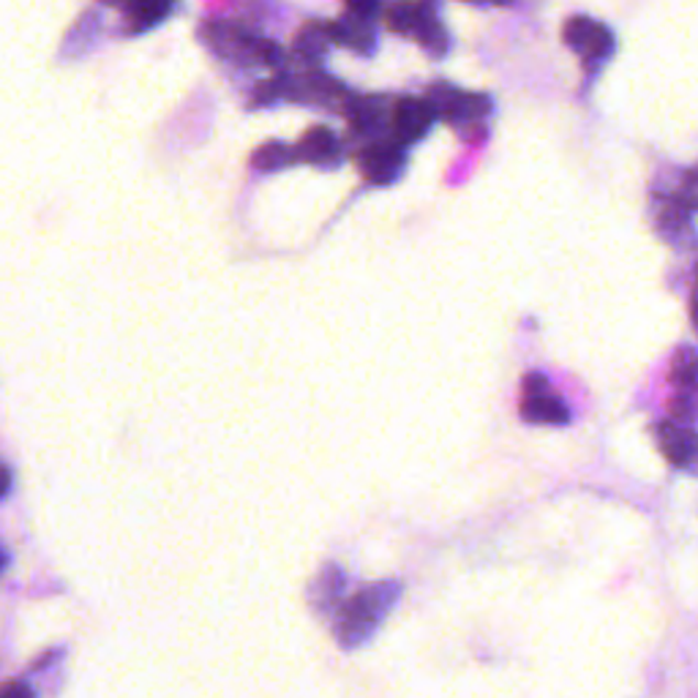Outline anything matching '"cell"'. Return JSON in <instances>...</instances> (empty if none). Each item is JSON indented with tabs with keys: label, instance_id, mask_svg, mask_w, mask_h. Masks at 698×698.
<instances>
[{
	"label": "cell",
	"instance_id": "cell-7",
	"mask_svg": "<svg viewBox=\"0 0 698 698\" xmlns=\"http://www.w3.org/2000/svg\"><path fill=\"white\" fill-rule=\"evenodd\" d=\"M563 39L587 68L600 66V63L614 53V33L603 22L592 20V17H570L563 28Z\"/></svg>",
	"mask_w": 698,
	"mask_h": 698
},
{
	"label": "cell",
	"instance_id": "cell-16",
	"mask_svg": "<svg viewBox=\"0 0 698 698\" xmlns=\"http://www.w3.org/2000/svg\"><path fill=\"white\" fill-rule=\"evenodd\" d=\"M290 164H295V148L282 140L265 142L251 156V170H257V173H276V170L290 167Z\"/></svg>",
	"mask_w": 698,
	"mask_h": 698
},
{
	"label": "cell",
	"instance_id": "cell-11",
	"mask_svg": "<svg viewBox=\"0 0 698 698\" xmlns=\"http://www.w3.org/2000/svg\"><path fill=\"white\" fill-rule=\"evenodd\" d=\"M655 434L663 456L674 467L698 475V432L694 426H685V423H677L668 417V421H663L655 428Z\"/></svg>",
	"mask_w": 698,
	"mask_h": 698
},
{
	"label": "cell",
	"instance_id": "cell-19",
	"mask_svg": "<svg viewBox=\"0 0 698 698\" xmlns=\"http://www.w3.org/2000/svg\"><path fill=\"white\" fill-rule=\"evenodd\" d=\"M674 199H677L679 205H683L688 214H694V210H698V167L688 170L685 173L683 181H679L677 192H674Z\"/></svg>",
	"mask_w": 698,
	"mask_h": 698
},
{
	"label": "cell",
	"instance_id": "cell-15",
	"mask_svg": "<svg viewBox=\"0 0 698 698\" xmlns=\"http://www.w3.org/2000/svg\"><path fill=\"white\" fill-rule=\"evenodd\" d=\"M123 33L126 36H137V33H145L151 31L153 25H159V22L164 20V17L173 11V6L170 3H131V6H123Z\"/></svg>",
	"mask_w": 698,
	"mask_h": 698
},
{
	"label": "cell",
	"instance_id": "cell-20",
	"mask_svg": "<svg viewBox=\"0 0 698 698\" xmlns=\"http://www.w3.org/2000/svg\"><path fill=\"white\" fill-rule=\"evenodd\" d=\"M0 698H36L33 696V690L28 688V685H20V683H9L3 688V696Z\"/></svg>",
	"mask_w": 698,
	"mask_h": 698
},
{
	"label": "cell",
	"instance_id": "cell-18",
	"mask_svg": "<svg viewBox=\"0 0 698 698\" xmlns=\"http://www.w3.org/2000/svg\"><path fill=\"white\" fill-rule=\"evenodd\" d=\"M341 589H345V576H341V570L336 568V565H328V568L323 570V576H319V581L314 584V592L312 595L323 592V598L314 600V603L334 606L336 600L341 598Z\"/></svg>",
	"mask_w": 698,
	"mask_h": 698
},
{
	"label": "cell",
	"instance_id": "cell-2",
	"mask_svg": "<svg viewBox=\"0 0 698 698\" xmlns=\"http://www.w3.org/2000/svg\"><path fill=\"white\" fill-rule=\"evenodd\" d=\"M199 39L210 53L235 63H254L273 68V74L287 72V55L273 39H265L254 28L238 20H208L199 28Z\"/></svg>",
	"mask_w": 698,
	"mask_h": 698
},
{
	"label": "cell",
	"instance_id": "cell-13",
	"mask_svg": "<svg viewBox=\"0 0 698 698\" xmlns=\"http://www.w3.org/2000/svg\"><path fill=\"white\" fill-rule=\"evenodd\" d=\"M295 162L314 167H339L345 162V145L328 126H312L295 145Z\"/></svg>",
	"mask_w": 698,
	"mask_h": 698
},
{
	"label": "cell",
	"instance_id": "cell-1",
	"mask_svg": "<svg viewBox=\"0 0 698 698\" xmlns=\"http://www.w3.org/2000/svg\"><path fill=\"white\" fill-rule=\"evenodd\" d=\"M402 598V581H377L345 600L336 617V639L345 650H358L380 631L385 617Z\"/></svg>",
	"mask_w": 698,
	"mask_h": 698
},
{
	"label": "cell",
	"instance_id": "cell-4",
	"mask_svg": "<svg viewBox=\"0 0 698 698\" xmlns=\"http://www.w3.org/2000/svg\"><path fill=\"white\" fill-rule=\"evenodd\" d=\"M426 99L432 101L437 118L448 120L459 131H483V120L494 110V101L486 94H467L450 83H437L428 88Z\"/></svg>",
	"mask_w": 698,
	"mask_h": 698
},
{
	"label": "cell",
	"instance_id": "cell-5",
	"mask_svg": "<svg viewBox=\"0 0 698 698\" xmlns=\"http://www.w3.org/2000/svg\"><path fill=\"white\" fill-rule=\"evenodd\" d=\"M287 101L328 107V110L345 112L347 116L349 105L355 101V94L345 83L325 74L323 68H306L301 74H287Z\"/></svg>",
	"mask_w": 698,
	"mask_h": 698
},
{
	"label": "cell",
	"instance_id": "cell-12",
	"mask_svg": "<svg viewBox=\"0 0 698 698\" xmlns=\"http://www.w3.org/2000/svg\"><path fill=\"white\" fill-rule=\"evenodd\" d=\"M393 105L396 101L385 99V96H355L347 110L349 126L355 129V134L371 137V140H382V131H388V137H391Z\"/></svg>",
	"mask_w": 698,
	"mask_h": 698
},
{
	"label": "cell",
	"instance_id": "cell-21",
	"mask_svg": "<svg viewBox=\"0 0 698 698\" xmlns=\"http://www.w3.org/2000/svg\"><path fill=\"white\" fill-rule=\"evenodd\" d=\"M690 319H694V325H696V330H698V268H696L694 292H690Z\"/></svg>",
	"mask_w": 698,
	"mask_h": 698
},
{
	"label": "cell",
	"instance_id": "cell-17",
	"mask_svg": "<svg viewBox=\"0 0 698 698\" xmlns=\"http://www.w3.org/2000/svg\"><path fill=\"white\" fill-rule=\"evenodd\" d=\"M657 221H661V230L668 240L690 238V214L674 197L663 199L661 210H657Z\"/></svg>",
	"mask_w": 698,
	"mask_h": 698
},
{
	"label": "cell",
	"instance_id": "cell-3",
	"mask_svg": "<svg viewBox=\"0 0 698 698\" xmlns=\"http://www.w3.org/2000/svg\"><path fill=\"white\" fill-rule=\"evenodd\" d=\"M385 22L399 36L415 39L423 53L432 55V58L448 55L450 33L432 3H396L385 11Z\"/></svg>",
	"mask_w": 698,
	"mask_h": 698
},
{
	"label": "cell",
	"instance_id": "cell-9",
	"mask_svg": "<svg viewBox=\"0 0 698 698\" xmlns=\"http://www.w3.org/2000/svg\"><path fill=\"white\" fill-rule=\"evenodd\" d=\"M522 417L537 426H565L570 421V410L557 393L548 391V380L543 374H530L524 380Z\"/></svg>",
	"mask_w": 698,
	"mask_h": 698
},
{
	"label": "cell",
	"instance_id": "cell-10",
	"mask_svg": "<svg viewBox=\"0 0 698 698\" xmlns=\"http://www.w3.org/2000/svg\"><path fill=\"white\" fill-rule=\"evenodd\" d=\"M437 112H434L432 101L428 99H415V96H402L393 105V118H391V137L399 145H412V142L423 140L426 131L432 129Z\"/></svg>",
	"mask_w": 698,
	"mask_h": 698
},
{
	"label": "cell",
	"instance_id": "cell-8",
	"mask_svg": "<svg viewBox=\"0 0 698 698\" xmlns=\"http://www.w3.org/2000/svg\"><path fill=\"white\" fill-rule=\"evenodd\" d=\"M377 3H349L345 14L339 20L330 22L334 28V39L341 47L352 50L358 55H371L377 47V22L374 17L380 14Z\"/></svg>",
	"mask_w": 698,
	"mask_h": 698
},
{
	"label": "cell",
	"instance_id": "cell-6",
	"mask_svg": "<svg viewBox=\"0 0 698 698\" xmlns=\"http://www.w3.org/2000/svg\"><path fill=\"white\" fill-rule=\"evenodd\" d=\"M355 164H358L366 183H371V186H391L407 167V148L399 145L393 137L371 140L369 145L360 148Z\"/></svg>",
	"mask_w": 698,
	"mask_h": 698
},
{
	"label": "cell",
	"instance_id": "cell-14",
	"mask_svg": "<svg viewBox=\"0 0 698 698\" xmlns=\"http://www.w3.org/2000/svg\"><path fill=\"white\" fill-rule=\"evenodd\" d=\"M334 44V28H330V22L319 20L306 22V25L295 33V39H292V50H295L297 58L306 63V68L323 66V61L328 58Z\"/></svg>",
	"mask_w": 698,
	"mask_h": 698
}]
</instances>
